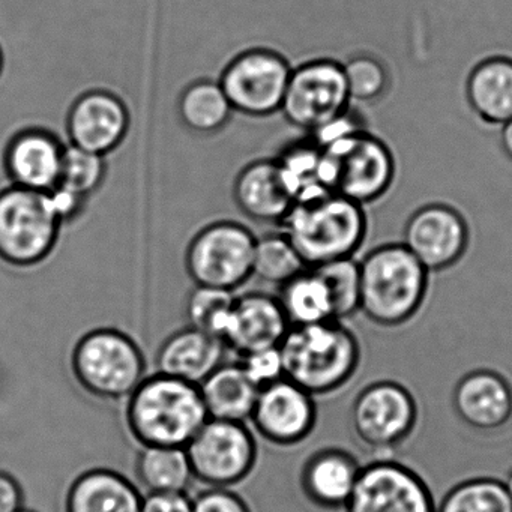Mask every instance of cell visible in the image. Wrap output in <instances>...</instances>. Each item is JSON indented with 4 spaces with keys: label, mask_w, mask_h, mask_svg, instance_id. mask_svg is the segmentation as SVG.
<instances>
[{
    "label": "cell",
    "mask_w": 512,
    "mask_h": 512,
    "mask_svg": "<svg viewBox=\"0 0 512 512\" xmlns=\"http://www.w3.org/2000/svg\"><path fill=\"white\" fill-rule=\"evenodd\" d=\"M500 128H502V130H500V145H502L506 157L512 161V119L500 125Z\"/></svg>",
    "instance_id": "cell-39"
},
{
    "label": "cell",
    "mask_w": 512,
    "mask_h": 512,
    "mask_svg": "<svg viewBox=\"0 0 512 512\" xmlns=\"http://www.w3.org/2000/svg\"><path fill=\"white\" fill-rule=\"evenodd\" d=\"M308 268L355 257L364 244L368 220L364 206L335 191L295 203L281 223Z\"/></svg>",
    "instance_id": "cell-2"
},
{
    "label": "cell",
    "mask_w": 512,
    "mask_h": 512,
    "mask_svg": "<svg viewBox=\"0 0 512 512\" xmlns=\"http://www.w3.org/2000/svg\"><path fill=\"white\" fill-rule=\"evenodd\" d=\"M142 512H193V497L187 493H148Z\"/></svg>",
    "instance_id": "cell-37"
},
{
    "label": "cell",
    "mask_w": 512,
    "mask_h": 512,
    "mask_svg": "<svg viewBox=\"0 0 512 512\" xmlns=\"http://www.w3.org/2000/svg\"><path fill=\"white\" fill-rule=\"evenodd\" d=\"M359 275V311L376 325H404L424 304L430 272L403 244L373 248L359 262Z\"/></svg>",
    "instance_id": "cell-4"
},
{
    "label": "cell",
    "mask_w": 512,
    "mask_h": 512,
    "mask_svg": "<svg viewBox=\"0 0 512 512\" xmlns=\"http://www.w3.org/2000/svg\"><path fill=\"white\" fill-rule=\"evenodd\" d=\"M67 146L52 131L20 127L4 149L8 182L26 190L49 193L61 182Z\"/></svg>",
    "instance_id": "cell-17"
},
{
    "label": "cell",
    "mask_w": 512,
    "mask_h": 512,
    "mask_svg": "<svg viewBox=\"0 0 512 512\" xmlns=\"http://www.w3.org/2000/svg\"><path fill=\"white\" fill-rule=\"evenodd\" d=\"M142 503V491L127 476L95 467L71 482L65 512H142Z\"/></svg>",
    "instance_id": "cell-22"
},
{
    "label": "cell",
    "mask_w": 512,
    "mask_h": 512,
    "mask_svg": "<svg viewBox=\"0 0 512 512\" xmlns=\"http://www.w3.org/2000/svg\"><path fill=\"white\" fill-rule=\"evenodd\" d=\"M329 190L365 206L385 196L395 178L389 146L365 128L322 148Z\"/></svg>",
    "instance_id": "cell-7"
},
{
    "label": "cell",
    "mask_w": 512,
    "mask_h": 512,
    "mask_svg": "<svg viewBox=\"0 0 512 512\" xmlns=\"http://www.w3.org/2000/svg\"><path fill=\"white\" fill-rule=\"evenodd\" d=\"M235 299V292H229V290L194 287L185 305L188 326H193L224 341Z\"/></svg>",
    "instance_id": "cell-31"
},
{
    "label": "cell",
    "mask_w": 512,
    "mask_h": 512,
    "mask_svg": "<svg viewBox=\"0 0 512 512\" xmlns=\"http://www.w3.org/2000/svg\"><path fill=\"white\" fill-rule=\"evenodd\" d=\"M280 350L284 377L314 397L343 388L361 362L358 338L340 320L290 326Z\"/></svg>",
    "instance_id": "cell-3"
},
{
    "label": "cell",
    "mask_w": 512,
    "mask_h": 512,
    "mask_svg": "<svg viewBox=\"0 0 512 512\" xmlns=\"http://www.w3.org/2000/svg\"><path fill=\"white\" fill-rule=\"evenodd\" d=\"M278 301L290 326L316 325L335 319L334 298L325 278L307 268L280 286Z\"/></svg>",
    "instance_id": "cell-26"
},
{
    "label": "cell",
    "mask_w": 512,
    "mask_h": 512,
    "mask_svg": "<svg viewBox=\"0 0 512 512\" xmlns=\"http://www.w3.org/2000/svg\"><path fill=\"white\" fill-rule=\"evenodd\" d=\"M193 512H251L244 499L230 488L208 487L193 497Z\"/></svg>",
    "instance_id": "cell-36"
},
{
    "label": "cell",
    "mask_w": 512,
    "mask_h": 512,
    "mask_svg": "<svg viewBox=\"0 0 512 512\" xmlns=\"http://www.w3.org/2000/svg\"><path fill=\"white\" fill-rule=\"evenodd\" d=\"M401 244L428 272L445 271L460 262L466 253L469 226L457 209L431 203L410 215Z\"/></svg>",
    "instance_id": "cell-14"
},
{
    "label": "cell",
    "mask_w": 512,
    "mask_h": 512,
    "mask_svg": "<svg viewBox=\"0 0 512 512\" xmlns=\"http://www.w3.org/2000/svg\"><path fill=\"white\" fill-rule=\"evenodd\" d=\"M130 124V110L118 95L92 89L71 104L67 136L74 148L107 157L122 145Z\"/></svg>",
    "instance_id": "cell-16"
},
{
    "label": "cell",
    "mask_w": 512,
    "mask_h": 512,
    "mask_svg": "<svg viewBox=\"0 0 512 512\" xmlns=\"http://www.w3.org/2000/svg\"><path fill=\"white\" fill-rule=\"evenodd\" d=\"M2 68H4V55H2V50H0V73H2Z\"/></svg>",
    "instance_id": "cell-41"
},
{
    "label": "cell",
    "mask_w": 512,
    "mask_h": 512,
    "mask_svg": "<svg viewBox=\"0 0 512 512\" xmlns=\"http://www.w3.org/2000/svg\"><path fill=\"white\" fill-rule=\"evenodd\" d=\"M25 508V488L19 476L0 470V512H19Z\"/></svg>",
    "instance_id": "cell-38"
},
{
    "label": "cell",
    "mask_w": 512,
    "mask_h": 512,
    "mask_svg": "<svg viewBox=\"0 0 512 512\" xmlns=\"http://www.w3.org/2000/svg\"><path fill=\"white\" fill-rule=\"evenodd\" d=\"M185 451L196 481L230 488L245 481L257 463L256 437L245 422L208 418Z\"/></svg>",
    "instance_id": "cell-9"
},
{
    "label": "cell",
    "mask_w": 512,
    "mask_h": 512,
    "mask_svg": "<svg viewBox=\"0 0 512 512\" xmlns=\"http://www.w3.org/2000/svg\"><path fill=\"white\" fill-rule=\"evenodd\" d=\"M223 340L193 326L170 334L155 355L157 373L200 385L215 368L226 362Z\"/></svg>",
    "instance_id": "cell-21"
},
{
    "label": "cell",
    "mask_w": 512,
    "mask_h": 512,
    "mask_svg": "<svg viewBox=\"0 0 512 512\" xmlns=\"http://www.w3.org/2000/svg\"><path fill=\"white\" fill-rule=\"evenodd\" d=\"M208 418L199 385L161 373L146 376L125 404L128 433L140 446L185 448Z\"/></svg>",
    "instance_id": "cell-1"
},
{
    "label": "cell",
    "mask_w": 512,
    "mask_h": 512,
    "mask_svg": "<svg viewBox=\"0 0 512 512\" xmlns=\"http://www.w3.org/2000/svg\"><path fill=\"white\" fill-rule=\"evenodd\" d=\"M250 422L256 433L272 445H298L316 427L314 395L283 377L260 389Z\"/></svg>",
    "instance_id": "cell-15"
},
{
    "label": "cell",
    "mask_w": 512,
    "mask_h": 512,
    "mask_svg": "<svg viewBox=\"0 0 512 512\" xmlns=\"http://www.w3.org/2000/svg\"><path fill=\"white\" fill-rule=\"evenodd\" d=\"M257 236L236 221H215L194 235L185 268L196 286L235 292L253 277Z\"/></svg>",
    "instance_id": "cell-8"
},
{
    "label": "cell",
    "mask_w": 512,
    "mask_h": 512,
    "mask_svg": "<svg viewBox=\"0 0 512 512\" xmlns=\"http://www.w3.org/2000/svg\"><path fill=\"white\" fill-rule=\"evenodd\" d=\"M70 364L76 382L100 400H127L148 376L139 344L115 328L83 334L74 344Z\"/></svg>",
    "instance_id": "cell-5"
},
{
    "label": "cell",
    "mask_w": 512,
    "mask_h": 512,
    "mask_svg": "<svg viewBox=\"0 0 512 512\" xmlns=\"http://www.w3.org/2000/svg\"><path fill=\"white\" fill-rule=\"evenodd\" d=\"M503 482H505L506 491H508L509 497H511V500H512V470H511V472H509V475H508V478H506V481H503Z\"/></svg>",
    "instance_id": "cell-40"
},
{
    "label": "cell",
    "mask_w": 512,
    "mask_h": 512,
    "mask_svg": "<svg viewBox=\"0 0 512 512\" xmlns=\"http://www.w3.org/2000/svg\"><path fill=\"white\" fill-rule=\"evenodd\" d=\"M209 418L250 421L259 388L239 362H223L199 385Z\"/></svg>",
    "instance_id": "cell-25"
},
{
    "label": "cell",
    "mask_w": 512,
    "mask_h": 512,
    "mask_svg": "<svg viewBox=\"0 0 512 512\" xmlns=\"http://www.w3.org/2000/svg\"><path fill=\"white\" fill-rule=\"evenodd\" d=\"M289 329L277 296L245 293L236 296L224 344L242 356L254 350L280 346Z\"/></svg>",
    "instance_id": "cell-18"
},
{
    "label": "cell",
    "mask_w": 512,
    "mask_h": 512,
    "mask_svg": "<svg viewBox=\"0 0 512 512\" xmlns=\"http://www.w3.org/2000/svg\"><path fill=\"white\" fill-rule=\"evenodd\" d=\"M62 226L49 193L16 185L0 191V260L11 268L41 265L55 250Z\"/></svg>",
    "instance_id": "cell-6"
},
{
    "label": "cell",
    "mask_w": 512,
    "mask_h": 512,
    "mask_svg": "<svg viewBox=\"0 0 512 512\" xmlns=\"http://www.w3.org/2000/svg\"><path fill=\"white\" fill-rule=\"evenodd\" d=\"M362 466L350 452L338 448L314 452L301 472V487L314 505L344 508L349 502Z\"/></svg>",
    "instance_id": "cell-23"
},
{
    "label": "cell",
    "mask_w": 512,
    "mask_h": 512,
    "mask_svg": "<svg viewBox=\"0 0 512 512\" xmlns=\"http://www.w3.org/2000/svg\"><path fill=\"white\" fill-rule=\"evenodd\" d=\"M346 512H436L424 479L404 464L376 460L362 466Z\"/></svg>",
    "instance_id": "cell-13"
},
{
    "label": "cell",
    "mask_w": 512,
    "mask_h": 512,
    "mask_svg": "<svg viewBox=\"0 0 512 512\" xmlns=\"http://www.w3.org/2000/svg\"><path fill=\"white\" fill-rule=\"evenodd\" d=\"M178 113L187 130L209 136L224 130L235 112L220 82L202 79L182 91Z\"/></svg>",
    "instance_id": "cell-28"
},
{
    "label": "cell",
    "mask_w": 512,
    "mask_h": 512,
    "mask_svg": "<svg viewBox=\"0 0 512 512\" xmlns=\"http://www.w3.org/2000/svg\"><path fill=\"white\" fill-rule=\"evenodd\" d=\"M344 79L350 101L376 103L388 92V68L376 56L359 53L343 64Z\"/></svg>",
    "instance_id": "cell-32"
},
{
    "label": "cell",
    "mask_w": 512,
    "mask_h": 512,
    "mask_svg": "<svg viewBox=\"0 0 512 512\" xmlns=\"http://www.w3.org/2000/svg\"><path fill=\"white\" fill-rule=\"evenodd\" d=\"M320 272L329 289L335 305V319L343 322L347 317L359 311L361 302V275H359V262L355 257L334 260L314 266Z\"/></svg>",
    "instance_id": "cell-34"
},
{
    "label": "cell",
    "mask_w": 512,
    "mask_h": 512,
    "mask_svg": "<svg viewBox=\"0 0 512 512\" xmlns=\"http://www.w3.org/2000/svg\"><path fill=\"white\" fill-rule=\"evenodd\" d=\"M452 404L464 424L479 431H496L511 421L512 388L496 371H472L455 386Z\"/></svg>",
    "instance_id": "cell-20"
},
{
    "label": "cell",
    "mask_w": 512,
    "mask_h": 512,
    "mask_svg": "<svg viewBox=\"0 0 512 512\" xmlns=\"http://www.w3.org/2000/svg\"><path fill=\"white\" fill-rule=\"evenodd\" d=\"M233 200L245 217L257 223H283L296 203L277 160L247 164L236 176Z\"/></svg>",
    "instance_id": "cell-19"
},
{
    "label": "cell",
    "mask_w": 512,
    "mask_h": 512,
    "mask_svg": "<svg viewBox=\"0 0 512 512\" xmlns=\"http://www.w3.org/2000/svg\"><path fill=\"white\" fill-rule=\"evenodd\" d=\"M436 512H512L505 482L473 478L452 487L440 500Z\"/></svg>",
    "instance_id": "cell-30"
},
{
    "label": "cell",
    "mask_w": 512,
    "mask_h": 512,
    "mask_svg": "<svg viewBox=\"0 0 512 512\" xmlns=\"http://www.w3.org/2000/svg\"><path fill=\"white\" fill-rule=\"evenodd\" d=\"M248 379L260 389L272 385L284 377L283 356L280 346L266 347L245 353L239 361Z\"/></svg>",
    "instance_id": "cell-35"
},
{
    "label": "cell",
    "mask_w": 512,
    "mask_h": 512,
    "mask_svg": "<svg viewBox=\"0 0 512 512\" xmlns=\"http://www.w3.org/2000/svg\"><path fill=\"white\" fill-rule=\"evenodd\" d=\"M136 476L148 493H187L194 479L187 451L179 446H142Z\"/></svg>",
    "instance_id": "cell-27"
},
{
    "label": "cell",
    "mask_w": 512,
    "mask_h": 512,
    "mask_svg": "<svg viewBox=\"0 0 512 512\" xmlns=\"http://www.w3.org/2000/svg\"><path fill=\"white\" fill-rule=\"evenodd\" d=\"M307 268V263L283 230L257 238L253 275L260 280L283 286Z\"/></svg>",
    "instance_id": "cell-29"
},
{
    "label": "cell",
    "mask_w": 512,
    "mask_h": 512,
    "mask_svg": "<svg viewBox=\"0 0 512 512\" xmlns=\"http://www.w3.org/2000/svg\"><path fill=\"white\" fill-rule=\"evenodd\" d=\"M19 512H35V511H32V509L23 508V509H20Z\"/></svg>",
    "instance_id": "cell-42"
},
{
    "label": "cell",
    "mask_w": 512,
    "mask_h": 512,
    "mask_svg": "<svg viewBox=\"0 0 512 512\" xmlns=\"http://www.w3.org/2000/svg\"><path fill=\"white\" fill-rule=\"evenodd\" d=\"M343 64L322 58L292 68L283 113L292 127L316 133L350 109Z\"/></svg>",
    "instance_id": "cell-11"
},
{
    "label": "cell",
    "mask_w": 512,
    "mask_h": 512,
    "mask_svg": "<svg viewBox=\"0 0 512 512\" xmlns=\"http://www.w3.org/2000/svg\"><path fill=\"white\" fill-rule=\"evenodd\" d=\"M290 74L292 67L281 53L254 47L236 55L218 82L233 112L248 118H268L280 112Z\"/></svg>",
    "instance_id": "cell-10"
},
{
    "label": "cell",
    "mask_w": 512,
    "mask_h": 512,
    "mask_svg": "<svg viewBox=\"0 0 512 512\" xmlns=\"http://www.w3.org/2000/svg\"><path fill=\"white\" fill-rule=\"evenodd\" d=\"M107 175L106 157L83 149L67 146L61 182L58 187L70 191L80 199L88 200L97 193Z\"/></svg>",
    "instance_id": "cell-33"
},
{
    "label": "cell",
    "mask_w": 512,
    "mask_h": 512,
    "mask_svg": "<svg viewBox=\"0 0 512 512\" xmlns=\"http://www.w3.org/2000/svg\"><path fill=\"white\" fill-rule=\"evenodd\" d=\"M466 97L479 119L503 125L512 119V59L493 56L479 62L467 77Z\"/></svg>",
    "instance_id": "cell-24"
},
{
    "label": "cell",
    "mask_w": 512,
    "mask_h": 512,
    "mask_svg": "<svg viewBox=\"0 0 512 512\" xmlns=\"http://www.w3.org/2000/svg\"><path fill=\"white\" fill-rule=\"evenodd\" d=\"M350 422L362 445L374 451L394 449L415 430L418 404L406 386L382 380L359 392Z\"/></svg>",
    "instance_id": "cell-12"
}]
</instances>
